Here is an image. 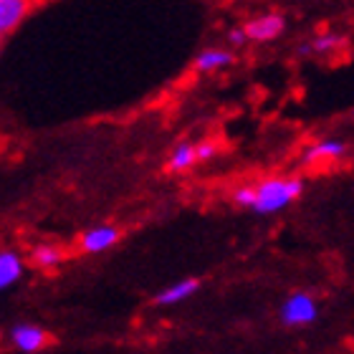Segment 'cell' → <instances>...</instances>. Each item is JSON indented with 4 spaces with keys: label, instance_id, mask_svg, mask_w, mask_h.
Listing matches in <instances>:
<instances>
[{
    "label": "cell",
    "instance_id": "obj_1",
    "mask_svg": "<svg viewBox=\"0 0 354 354\" xmlns=\"http://www.w3.org/2000/svg\"><path fill=\"white\" fill-rule=\"evenodd\" d=\"M304 192V180L296 175H276V177H263L261 183L253 185V203L251 210L259 215H273L286 210L288 205H294L296 200L301 198Z\"/></svg>",
    "mask_w": 354,
    "mask_h": 354
},
{
    "label": "cell",
    "instance_id": "obj_2",
    "mask_svg": "<svg viewBox=\"0 0 354 354\" xmlns=\"http://www.w3.org/2000/svg\"><path fill=\"white\" fill-rule=\"evenodd\" d=\"M279 319L283 326H291V329H304V326H311L319 319V301L317 296L309 294V291H294L283 299L279 309Z\"/></svg>",
    "mask_w": 354,
    "mask_h": 354
},
{
    "label": "cell",
    "instance_id": "obj_3",
    "mask_svg": "<svg viewBox=\"0 0 354 354\" xmlns=\"http://www.w3.org/2000/svg\"><path fill=\"white\" fill-rule=\"evenodd\" d=\"M349 155V145L337 137H326L304 149V165L306 167H324V165H337Z\"/></svg>",
    "mask_w": 354,
    "mask_h": 354
},
{
    "label": "cell",
    "instance_id": "obj_4",
    "mask_svg": "<svg viewBox=\"0 0 354 354\" xmlns=\"http://www.w3.org/2000/svg\"><path fill=\"white\" fill-rule=\"evenodd\" d=\"M8 339H10V344H13L18 352L38 354V352H44V349L51 344V334L46 332L44 326L30 324V322H21V324L10 326Z\"/></svg>",
    "mask_w": 354,
    "mask_h": 354
},
{
    "label": "cell",
    "instance_id": "obj_5",
    "mask_svg": "<svg viewBox=\"0 0 354 354\" xmlns=\"http://www.w3.org/2000/svg\"><path fill=\"white\" fill-rule=\"evenodd\" d=\"M283 30H286V18L281 13H263L243 26L245 38H248V41H256V44L276 41Z\"/></svg>",
    "mask_w": 354,
    "mask_h": 354
},
{
    "label": "cell",
    "instance_id": "obj_6",
    "mask_svg": "<svg viewBox=\"0 0 354 354\" xmlns=\"http://www.w3.org/2000/svg\"><path fill=\"white\" fill-rule=\"evenodd\" d=\"M119 238H122V230H119L117 225L102 223V225H94V228L84 230L82 238H79V248H82L84 253L96 256V253H104V251H109V248H114V245L119 243Z\"/></svg>",
    "mask_w": 354,
    "mask_h": 354
},
{
    "label": "cell",
    "instance_id": "obj_7",
    "mask_svg": "<svg viewBox=\"0 0 354 354\" xmlns=\"http://www.w3.org/2000/svg\"><path fill=\"white\" fill-rule=\"evenodd\" d=\"M30 8H33V0H0V33L3 36L13 33L26 21Z\"/></svg>",
    "mask_w": 354,
    "mask_h": 354
},
{
    "label": "cell",
    "instance_id": "obj_8",
    "mask_svg": "<svg viewBox=\"0 0 354 354\" xmlns=\"http://www.w3.org/2000/svg\"><path fill=\"white\" fill-rule=\"evenodd\" d=\"M200 291V281L198 279H183V281H175L170 286H165L160 294L155 296V304L157 306H177V304L187 301L192 296Z\"/></svg>",
    "mask_w": 354,
    "mask_h": 354
},
{
    "label": "cell",
    "instance_id": "obj_9",
    "mask_svg": "<svg viewBox=\"0 0 354 354\" xmlns=\"http://www.w3.org/2000/svg\"><path fill=\"white\" fill-rule=\"evenodd\" d=\"M23 273H26V261L21 253L13 248L0 251V291L15 286L23 279Z\"/></svg>",
    "mask_w": 354,
    "mask_h": 354
},
{
    "label": "cell",
    "instance_id": "obj_10",
    "mask_svg": "<svg viewBox=\"0 0 354 354\" xmlns=\"http://www.w3.org/2000/svg\"><path fill=\"white\" fill-rule=\"evenodd\" d=\"M236 61L233 51L228 48H205V51H200L195 56V64L192 68L198 71V74H213V71H221V68L230 66Z\"/></svg>",
    "mask_w": 354,
    "mask_h": 354
},
{
    "label": "cell",
    "instance_id": "obj_11",
    "mask_svg": "<svg viewBox=\"0 0 354 354\" xmlns=\"http://www.w3.org/2000/svg\"><path fill=\"white\" fill-rule=\"evenodd\" d=\"M66 261V251L61 248V245H53V243H38L33 251H30V263L41 268V271H53V268H59L61 263Z\"/></svg>",
    "mask_w": 354,
    "mask_h": 354
},
{
    "label": "cell",
    "instance_id": "obj_12",
    "mask_svg": "<svg viewBox=\"0 0 354 354\" xmlns=\"http://www.w3.org/2000/svg\"><path fill=\"white\" fill-rule=\"evenodd\" d=\"M198 165L195 160V145L190 142H180L175 149H172L170 160H167V170L170 172H187Z\"/></svg>",
    "mask_w": 354,
    "mask_h": 354
},
{
    "label": "cell",
    "instance_id": "obj_13",
    "mask_svg": "<svg viewBox=\"0 0 354 354\" xmlns=\"http://www.w3.org/2000/svg\"><path fill=\"white\" fill-rule=\"evenodd\" d=\"M344 44V38L337 36V33H322V36H317L314 41H311V46H306V51H314V53H332L337 51L339 46Z\"/></svg>",
    "mask_w": 354,
    "mask_h": 354
},
{
    "label": "cell",
    "instance_id": "obj_14",
    "mask_svg": "<svg viewBox=\"0 0 354 354\" xmlns=\"http://www.w3.org/2000/svg\"><path fill=\"white\" fill-rule=\"evenodd\" d=\"M230 203L238 207H245V210H251V203H253V185H238L236 190L230 192Z\"/></svg>",
    "mask_w": 354,
    "mask_h": 354
},
{
    "label": "cell",
    "instance_id": "obj_15",
    "mask_svg": "<svg viewBox=\"0 0 354 354\" xmlns=\"http://www.w3.org/2000/svg\"><path fill=\"white\" fill-rule=\"evenodd\" d=\"M215 155H218V145L215 142H200V145H195V160L198 162H207Z\"/></svg>",
    "mask_w": 354,
    "mask_h": 354
},
{
    "label": "cell",
    "instance_id": "obj_16",
    "mask_svg": "<svg viewBox=\"0 0 354 354\" xmlns=\"http://www.w3.org/2000/svg\"><path fill=\"white\" fill-rule=\"evenodd\" d=\"M228 44L233 46V48H241V46L248 44V38H245V33H243V26H236V28L228 30Z\"/></svg>",
    "mask_w": 354,
    "mask_h": 354
},
{
    "label": "cell",
    "instance_id": "obj_17",
    "mask_svg": "<svg viewBox=\"0 0 354 354\" xmlns=\"http://www.w3.org/2000/svg\"><path fill=\"white\" fill-rule=\"evenodd\" d=\"M3 38H6V36H3V33H0V46H3Z\"/></svg>",
    "mask_w": 354,
    "mask_h": 354
}]
</instances>
